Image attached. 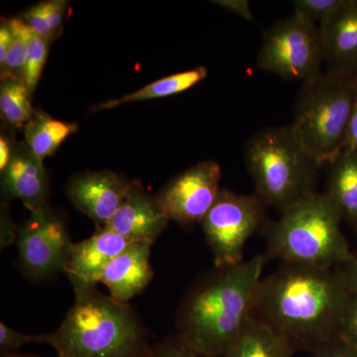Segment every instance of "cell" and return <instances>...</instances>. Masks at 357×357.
<instances>
[{
    "label": "cell",
    "mask_w": 357,
    "mask_h": 357,
    "mask_svg": "<svg viewBox=\"0 0 357 357\" xmlns=\"http://www.w3.org/2000/svg\"><path fill=\"white\" fill-rule=\"evenodd\" d=\"M349 291L337 268L283 264L262 278L251 316L295 349L314 351L338 337Z\"/></svg>",
    "instance_id": "1"
},
{
    "label": "cell",
    "mask_w": 357,
    "mask_h": 357,
    "mask_svg": "<svg viewBox=\"0 0 357 357\" xmlns=\"http://www.w3.org/2000/svg\"><path fill=\"white\" fill-rule=\"evenodd\" d=\"M268 257L256 255L220 271L188 296L178 314V340L203 357H222L252 311Z\"/></svg>",
    "instance_id": "2"
},
{
    "label": "cell",
    "mask_w": 357,
    "mask_h": 357,
    "mask_svg": "<svg viewBox=\"0 0 357 357\" xmlns=\"http://www.w3.org/2000/svg\"><path fill=\"white\" fill-rule=\"evenodd\" d=\"M76 300L60 328L48 335L59 357H140L145 333L128 304L98 292L75 291Z\"/></svg>",
    "instance_id": "3"
},
{
    "label": "cell",
    "mask_w": 357,
    "mask_h": 357,
    "mask_svg": "<svg viewBox=\"0 0 357 357\" xmlns=\"http://www.w3.org/2000/svg\"><path fill=\"white\" fill-rule=\"evenodd\" d=\"M342 220L326 192H312L270 225L266 256L284 264L335 268L351 255Z\"/></svg>",
    "instance_id": "4"
},
{
    "label": "cell",
    "mask_w": 357,
    "mask_h": 357,
    "mask_svg": "<svg viewBox=\"0 0 357 357\" xmlns=\"http://www.w3.org/2000/svg\"><path fill=\"white\" fill-rule=\"evenodd\" d=\"M244 162L256 194L267 206L281 211L314 190L319 166L291 126L261 129L244 149Z\"/></svg>",
    "instance_id": "5"
},
{
    "label": "cell",
    "mask_w": 357,
    "mask_h": 357,
    "mask_svg": "<svg viewBox=\"0 0 357 357\" xmlns=\"http://www.w3.org/2000/svg\"><path fill=\"white\" fill-rule=\"evenodd\" d=\"M356 100L357 79L321 70L303 82L290 126L319 166L344 148Z\"/></svg>",
    "instance_id": "6"
},
{
    "label": "cell",
    "mask_w": 357,
    "mask_h": 357,
    "mask_svg": "<svg viewBox=\"0 0 357 357\" xmlns=\"http://www.w3.org/2000/svg\"><path fill=\"white\" fill-rule=\"evenodd\" d=\"M256 63L284 79L305 82L316 76L324 63L319 25L295 13L277 21L263 34Z\"/></svg>",
    "instance_id": "7"
},
{
    "label": "cell",
    "mask_w": 357,
    "mask_h": 357,
    "mask_svg": "<svg viewBox=\"0 0 357 357\" xmlns=\"http://www.w3.org/2000/svg\"><path fill=\"white\" fill-rule=\"evenodd\" d=\"M265 206L257 194L222 189L201 222L217 268L234 267L244 261V248L261 225Z\"/></svg>",
    "instance_id": "8"
},
{
    "label": "cell",
    "mask_w": 357,
    "mask_h": 357,
    "mask_svg": "<svg viewBox=\"0 0 357 357\" xmlns=\"http://www.w3.org/2000/svg\"><path fill=\"white\" fill-rule=\"evenodd\" d=\"M20 259L27 274L42 279L64 271L74 243L64 222L45 206L18 229Z\"/></svg>",
    "instance_id": "9"
},
{
    "label": "cell",
    "mask_w": 357,
    "mask_h": 357,
    "mask_svg": "<svg viewBox=\"0 0 357 357\" xmlns=\"http://www.w3.org/2000/svg\"><path fill=\"white\" fill-rule=\"evenodd\" d=\"M220 178L218 162H199L171 180L157 198L169 220L182 225L202 222L222 191Z\"/></svg>",
    "instance_id": "10"
},
{
    "label": "cell",
    "mask_w": 357,
    "mask_h": 357,
    "mask_svg": "<svg viewBox=\"0 0 357 357\" xmlns=\"http://www.w3.org/2000/svg\"><path fill=\"white\" fill-rule=\"evenodd\" d=\"M132 183L112 171H98L75 176L67 187L73 204L103 229L110 222Z\"/></svg>",
    "instance_id": "11"
},
{
    "label": "cell",
    "mask_w": 357,
    "mask_h": 357,
    "mask_svg": "<svg viewBox=\"0 0 357 357\" xmlns=\"http://www.w3.org/2000/svg\"><path fill=\"white\" fill-rule=\"evenodd\" d=\"M319 27L326 72L357 79V0H344Z\"/></svg>",
    "instance_id": "12"
},
{
    "label": "cell",
    "mask_w": 357,
    "mask_h": 357,
    "mask_svg": "<svg viewBox=\"0 0 357 357\" xmlns=\"http://www.w3.org/2000/svg\"><path fill=\"white\" fill-rule=\"evenodd\" d=\"M116 232L107 227L81 243L74 244L64 272L75 291L96 287L105 268L130 245Z\"/></svg>",
    "instance_id": "13"
},
{
    "label": "cell",
    "mask_w": 357,
    "mask_h": 357,
    "mask_svg": "<svg viewBox=\"0 0 357 357\" xmlns=\"http://www.w3.org/2000/svg\"><path fill=\"white\" fill-rule=\"evenodd\" d=\"M169 220L157 196L148 194L132 183L121 208L105 227L131 243H154Z\"/></svg>",
    "instance_id": "14"
},
{
    "label": "cell",
    "mask_w": 357,
    "mask_h": 357,
    "mask_svg": "<svg viewBox=\"0 0 357 357\" xmlns=\"http://www.w3.org/2000/svg\"><path fill=\"white\" fill-rule=\"evenodd\" d=\"M1 173L2 190L7 197L20 199L31 213L46 206L49 184L43 160L33 153L26 142L14 148Z\"/></svg>",
    "instance_id": "15"
},
{
    "label": "cell",
    "mask_w": 357,
    "mask_h": 357,
    "mask_svg": "<svg viewBox=\"0 0 357 357\" xmlns=\"http://www.w3.org/2000/svg\"><path fill=\"white\" fill-rule=\"evenodd\" d=\"M151 243H133L107 265L100 283L109 289L110 297L128 304L153 278L150 263Z\"/></svg>",
    "instance_id": "16"
},
{
    "label": "cell",
    "mask_w": 357,
    "mask_h": 357,
    "mask_svg": "<svg viewBox=\"0 0 357 357\" xmlns=\"http://www.w3.org/2000/svg\"><path fill=\"white\" fill-rule=\"evenodd\" d=\"M328 164L326 194L357 230V151L344 147Z\"/></svg>",
    "instance_id": "17"
},
{
    "label": "cell",
    "mask_w": 357,
    "mask_h": 357,
    "mask_svg": "<svg viewBox=\"0 0 357 357\" xmlns=\"http://www.w3.org/2000/svg\"><path fill=\"white\" fill-rule=\"evenodd\" d=\"M293 354L292 345L285 337L250 316L222 357H293Z\"/></svg>",
    "instance_id": "18"
},
{
    "label": "cell",
    "mask_w": 357,
    "mask_h": 357,
    "mask_svg": "<svg viewBox=\"0 0 357 357\" xmlns=\"http://www.w3.org/2000/svg\"><path fill=\"white\" fill-rule=\"evenodd\" d=\"M206 77H208V69L203 66L185 70V72L177 73V74L162 77L158 81L147 84L142 89L122 96L121 98L100 103L95 109H112L119 107V105H126V103L143 102V100L177 95V93H183V91L197 86Z\"/></svg>",
    "instance_id": "19"
},
{
    "label": "cell",
    "mask_w": 357,
    "mask_h": 357,
    "mask_svg": "<svg viewBox=\"0 0 357 357\" xmlns=\"http://www.w3.org/2000/svg\"><path fill=\"white\" fill-rule=\"evenodd\" d=\"M25 142L33 153L43 160L55 153L69 136L77 132V126L57 121L50 115L36 112L25 126Z\"/></svg>",
    "instance_id": "20"
},
{
    "label": "cell",
    "mask_w": 357,
    "mask_h": 357,
    "mask_svg": "<svg viewBox=\"0 0 357 357\" xmlns=\"http://www.w3.org/2000/svg\"><path fill=\"white\" fill-rule=\"evenodd\" d=\"M30 93L22 79L14 77L1 79L0 112L2 117L13 128H25L36 114L30 100Z\"/></svg>",
    "instance_id": "21"
},
{
    "label": "cell",
    "mask_w": 357,
    "mask_h": 357,
    "mask_svg": "<svg viewBox=\"0 0 357 357\" xmlns=\"http://www.w3.org/2000/svg\"><path fill=\"white\" fill-rule=\"evenodd\" d=\"M13 32V44L6 60L0 67L1 79L14 77L24 81L26 63L29 54L32 31L22 18H13L8 21Z\"/></svg>",
    "instance_id": "22"
},
{
    "label": "cell",
    "mask_w": 357,
    "mask_h": 357,
    "mask_svg": "<svg viewBox=\"0 0 357 357\" xmlns=\"http://www.w3.org/2000/svg\"><path fill=\"white\" fill-rule=\"evenodd\" d=\"M50 43L51 42L48 40L41 38L38 35L32 32L29 54H28L24 73V82L31 93L39 83L42 70H43L47 56H48Z\"/></svg>",
    "instance_id": "23"
},
{
    "label": "cell",
    "mask_w": 357,
    "mask_h": 357,
    "mask_svg": "<svg viewBox=\"0 0 357 357\" xmlns=\"http://www.w3.org/2000/svg\"><path fill=\"white\" fill-rule=\"evenodd\" d=\"M344 3V0H295L294 13L319 25Z\"/></svg>",
    "instance_id": "24"
},
{
    "label": "cell",
    "mask_w": 357,
    "mask_h": 357,
    "mask_svg": "<svg viewBox=\"0 0 357 357\" xmlns=\"http://www.w3.org/2000/svg\"><path fill=\"white\" fill-rule=\"evenodd\" d=\"M48 344V335H33L17 332L6 324H0V351L2 356L16 354L23 345L30 344Z\"/></svg>",
    "instance_id": "25"
},
{
    "label": "cell",
    "mask_w": 357,
    "mask_h": 357,
    "mask_svg": "<svg viewBox=\"0 0 357 357\" xmlns=\"http://www.w3.org/2000/svg\"><path fill=\"white\" fill-rule=\"evenodd\" d=\"M338 337L357 347V293L349 292L340 321Z\"/></svg>",
    "instance_id": "26"
},
{
    "label": "cell",
    "mask_w": 357,
    "mask_h": 357,
    "mask_svg": "<svg viewBox=\"0 0 357 357\" xmlns=\"http://www.w3.org/2000/svg\"><path fill=\"white\" fill-rule=\"evenodd\" d=\"M22 20L34 34L38 35L41 38L50 42L55 39L50 23H49L46 13H45L44 2H40L36 6L31 7L29 10L26 11Z\"/></svg>",
    "instance_id": "27"
},
{
    "label": "cell",
    "mask_w": 357,
    "mask_h": 357,
    "mask_svg": "<svg viewBox=\"0 0 357 357\" xmlns=\"http://www.w3.org/2000/svg\"><path fill=\"white\" fill-rule=\"evenodd\" d=\"M140 357H203L177 340L162 342L152 349H148Z\"/></svg>",
    "instance_id": "28"
},
{
    "label": "cell",
    "mask_w": 357,
    "mask_h": 357,
    "mask_svg": "<svg viewBox=\"0 0 357 357\" xmlns=\"http://www.w3.org/2000/svg\"><path fill=\"white\" fill-rule=\"evenodd\" d=\"M310 357H357V347L337 337L312 351Z\"/></svg>",
    "instance_id": "29"
},
{
    "label": "cell",
    "mask_w": 357,
    "mask_h": 357,
    "mask_svg": "<svg viewBox=\"0 0 357 357\" xmlns=\"http://www.w3.org/2000/svg\"><path fill=\"white\" fill-rule=\"evenodd\" d=\"M67 6L68 2L63 1V0L44 1L45 13H46L49 23H50L55 39L59 37L61 30H62L63 20H64Z\"/></svg>",
    "instance_id": "30"
},
{
    "label": "cell",
    "mask_w": 357,
    "mask_h": 357,
    "mask_svg": "<svg viewBox=\"0 0 357 357\" xmlns=\"http://www.w3.org/2000/svg\"><path fill=\"white\" fill-rule=\"evenodd\" d=\"M0 248L1 250L8 248L11 244L17 243L18 229L11 220L10 215L6 206L1 208V225H0Z\"/></svg>",
    "instance_id": "31"
},
{
    "label": "cell",
    "mask_w": 357,
    "mask_h": 357,
    "mask_svg": "<svg viewBox=\"0 0 357 357\" xmlns=\"http://www.w3.org/2000/svg\"><path fill=\"white\" fill-rule=\"evenodd\" d=\"M335 268L342 275L347 290L357 293V255L351 253L345 261Z\"/></svg>",
    "instance_id": "32"
},
{
    "label": "cell",
    "mask_w": 357,
    "mask_h": 357,
    "mask_svg": "<svg viewBox=\"0 0 357 357\" xmlns=\"http://www.w3.org/2000/svg\"><path fill=\"white\" fill-rule=\"evenodd\" d=\"M213 3L231 11L236 15L243 17V20L250 21V22L255 20L248 0H218V1H213Z\"/></svg>",
    "instance_id": "33"
},
{
    "label": "cell",
    "mask_w": 357,
    "mask_h": 357,
    "mask_svg": "<svg viewBox=\"0 0 357 357\" xmlns=\"http://www.w3.org/2000/svg\"><path fill=\"white\" fill-rule=\"evenodd\" d=\"M13 32H11L8 21L2 22L1 27H0V67L6 63L7 55L10 50L11 44H13Z\"/></svg>",
    "instance_id": "34"
},
{
    "label": "cell",
    "mask_w": 357,
    "mask_h": 357,
    "mask_svg": "<svg viewBox=\"0 0 357 357\" xmlns=\"http://www.w3.org/2000/svg\"><path fill=\"white\" fill-rule=\"evenodd\" d=\"M357 151V100L354 112H352L351 122L347 129V137H345L344 146Z\"/></svg>",
    "instance_id": "35"
},
{
    "label": "cell",
    "mask_w": 357,
    "mask_h": 357,
    "mask_svg": "<svg viewBox=\"0 0 357 357\" xmlns=\"http://www.w3.org/2000/svg\"><path fill=\"white\" fill-rule=\"evenodd\" d=\"M14 148L6 137L0 138V170H4L13 157Z\"/></svg>",
    "instance_id": "36"
},
{
    "label": "cell",
    "mask_w": 357,
    "mask_h": 357,
    "mask_svg": "<svg viewBox=\"0 0 357 357\" xmlns=\"http://www.w3.org/2000/svg\"><path fill=\"white\" fill-rule=\"evenodd\" d=\"M2 357H38V356H32V354H6V356H2Z\"/></svg>",
    "instance_id": "37"
}]
</instances>
